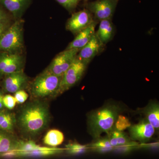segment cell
Returning a JSON list of instances; mask_svg holds the SVG:
<instances>
[{
	"label": "cell",
	"mask_w": 159,
	"mask_h": 159,
	"mask_svg": "<svg viewBox=\"0 0 159 159\" xmlns=\"http://www.w3.org/2000/svg\"><path fill=\"white\" fill-rule=\"evenodd\" d=\"M50 119L48 104L38 99L28 102L20 109L16 117V124L23 133L34 136L48 127Z\"/></svg>",
	"instance_id": "obj_1"
},
{
	"label": "cell",
	"mask_w": 159,
	"mask_h": 159,
	"mask_svg": "<svg viewBox=\"0 0 159 159\" xmlns=\"http://www.w3.org/2000/svg\"><path fill=\"white\" fill-rule=\"evenodd\" d=\"M120 110L118 106L107 105L91 114L89 117V129L94 139H99L101 134H108L113 129Z\"/></svg>",
	"instance_id": "obj_2"
},
{
	"label": "cell",
	"mask_w": 159,
	"mask_h": 159,
	"mask_svg": "<svg viewBox=\"0 0 159 159\" xmlns=\"http://www.w3.org/2000/svg\"><path fill=\"white\" fill-rule=\"evenodd\" d=\"M24 23L21 19L16 20L2 34L0 37V52L16 54L22 51Z\"/></svg>",
	"instance_id": "obj_3"
},
{
	"label": "cell",
	"mask_w": 159,
	"mask_h": 159,
	"mask_svg": "<svg viewBox=\"0 0 159 159\" xmlns=\"http://www.w3.org/2000/svg\"><path fill=\"white\" fill-rule=\"evenodd\" d=\"M62 77L44 70L34 80L31 86L32 96L37 99L57 96Z\"/></svg>",
	"instance_id": "obj_4"
},
{
	"label": "cell",
	"mask_w": 159,
	"mask_h": 159,
	"mask_svg": "<svg viewBox=\"0 0 159 159\" xmlns=\"http://www.w3.org/2000/svg\"><path fill=\"white\" fill-rule=\"evenodd\" d=\"M87 65L76 58L63 75L57 91V96L68 90L79 81L85 72Z\"/></svg>",
	"instance_id": "obj_5"
},
{
	"label": "cell",
	"mask_w": 159,
	"mask_h": 159,
	"mask_svg": "<svg viewBox=\"0 0 159 159\" xmlns=\"http://www.w3.org/2000/svg\"><path fill=\"white\" fill-rule=\"evenodd\" d=\"M78 49H66L57 54L45 70L59 77H62L77 58Z\"/></svg>",
	"instance_id": "obj_6"
},
{
	"label": "cell",
	"mask_w": 159,
	"mask_h": 159,
	"mask_svg": "<svg viewBox=\"0 0 159 159\" xmlns=\"http://www.w3.org/2000/svg\"><path fill=\"white\" fill-rule=\"evenodd\" d=\"M118 0H97L89 3L87 9L98 20L111 19Z\"/></svg>",
	"instance_id": "obj_7"
},
{
	"label": "cell",
	"mask_w": 159,
	"mask_h": 159,
	"mask_svg": "<svg viewBox=\"0 0 159 159\" xmlns=\"http://www.w3.org/2000/svg\"><path fill=\"white\" fill-rule=\"evenodd\" d=\"M3 77L2 87L6 93H15L25 89L29 83V77L23 70L8 74Z\"/></svg>",
	"instance_id": "obj_8"
},
{
	"label": "cell",
	"mask_w": 159,
	"mask_h": 159,
	"mask_svg": "<svg viewBox=\"0 0 159 159\" xmlns=\"http://www.w3.org/2000/svg\"><path fill=\"white\" fill-rule=\"evenodd\" d=\"M92 13L88 9L78 11L72 15L68 20L66 29L75 34H77L93 22Z\"/></svg>",
	"instance_id": "obj_9"
},
{
	"label": "cell",
	"mask_w": 159,
	"mask_h": 159,
	"mask_svg": "<svg viewBox=\"0 0 159 159\" xmlns=\"http://www.w3.org/2000/svg\"><path fill=\"white\" fill-rule=\"evenodd\" d=\"M155 129L146 120H142L138 124L129 127L131 139L138 141L141 144L146 143L155 133Z\"/></svg>",
	"instance_id": "obj_10"
},
{
	"label": "cell",
	"mask_w": 159,
	"mask_h": 159,
	"mask_svg": "<svg viewBox=\"0 0 159 159\" xmlns=\"http://www.w3.org/2000/svg\"><path fill=\"white\" fill-rule=\"evenodd\" d=\"M103 46L95 33L90 40L79 50L77 58L88 64L100 52Z\"/></svg>",
	"instance_id": "obj_11"
},
{
	"label": "cell",
	"mask_w": 159,
	"mask_h": 159,
	"mask_svg": "<svg viewBox=\"0 0 159 159\" xmlns=\"http://www.w3.org/2000/svg\"><path fill=\"white\" fill-rule=\"evenodd\" d=\"M97 24V22L94 20L88 27L80 32L66 49H75L80 50L90 40L96 33L95 29Z\"/></svg>",
	"instance_id": "obj_12"
},
{
	"label": "cell",
	"mask_w": 159,
	"mask_h": 159,
	"mask_svg": "<svg viewBox=\"0 0 159 159\" xmlns=\"http://www.w3.org/2000/svg\"><path fill=\"white\" fill-rule=\"evenodd\" d=\"M30 0H0V5L7 9L16 20L20 19Z\"/></svg>",
	"instance_id": "obj_13"
},
{
	"label": "cell",
	"mask_w": 159,
	"mask_h": 159,
	"mask_svg": "<svg viewBox=\"0 0 159 159\" xmlns=\"http://www.w3.org/2000/svg\"><path fill=\"white\" fill-rule=\"evenodd\" d=\"M65 149L56 147H42L38 145L30 151L18 154L14 157H41L55 155L62 153Z\"/></svg>",
	"instance_id": "obj_14"
},
{
	"label": "cell",
	"mask_w": 159,
	"mask_h": 159,
	"mask_svg": "<svg viewBox=\"0 0 159 159\" xmlns=\"http://www.w3.org/2000/svg\"><path fill=\"white\" fill-rule=\"evenodd\" d=\"M19 142L11 133L0 130V155L15 150Z\"/></svg>",
	"instance_id": "obj_15"
},
{
	"label": "cell",
	"mask_w": 159,
	"mask_h": 159,
	"mask_svg": "<svg viewBox=\"0 0 159 159\" xmlns=\"http://www.w3.org/2000/svg\"><path fill=\"white\" fill-rule=\"evenodd\" d=\"M115 28L111 19L100 21L96 35L103 45L110 41L113 37Z\"/></svg>",
	"instance_id": "obj_16"
},
{
	"label": "cell",
	"mask_w": 159,
	"mask_h": 159,
	"mask_svg": "<svg viewBox=\"0 0 159 159\" xmlns=\"http://www.w3.org/2000/svg\"><path fill=\"white\" fill-rule=\"evenodd\" d=\"M16 124L14 114L4 109L0 111V130L12 133Z\"/></svg>",
	"instance_id": "obj_17"
},
{
	"label": "cell",
	"mask_w": 159,
	"mask_h": 159,
	"mask_svg": "<svg viewBox=\"0 0 159 159\" xmlns=\"http://www.w3.org/2000/svg\"><path fill=\"white\" fill-rule=\"evenodd\" d=\"M144 113L147 121L155 129L159 128V106L158 104L152 102L144 109Z\"/></svg>",
	"instance_id": "obj_18"
},
{
	"label": "cell",
	"mask_w": 159,
	"mask_h": 159,
	"mask_svg": "<svg viewBox=\"0 0 159 159\" xmlns=\"http://www.w3.org/2000/svg\"><path fill=\"white\" fill-rule=\"evenodd\" d=\"M64 140V136L61 132L57 129H51L45 136L43 142L51 147H56L62 144Z\"/></svg>",
	"instance_id": "obj_19"
},
{
	"label": "cell",
	"mask_w": 159,
	"mask_h": 159,
	"mask_svg": "<svg viewBox=\"0 0 159 159\" xmlns=\"http://www.w3.org/2000/svg\"><path fill=\"white\" fill-rule=\"evenodd\" d=\"M24 60L20 54H16L15 56L10 63L3 70L2 77L8 74L23 70Z\"/></svg>",
	"instance_id": "obj_20"
},
{
	"label": "cell",
	"mask_w": 159,
	"mask_h": 159,
	"mask_svg": "<svg viewBox=\"0 0 159 159\" xmlns=\"http://www.w3.org/2000/svg\"><path fill=\"white\" fill-rule=\"evenodd\" d=\"M89 149L99 153H105L113 151L114 148L111 145L108 138H100L89 146Z\"/></svg>",
	"instance_id": "obj_21"
},
{
	"label": "cell",
	"mask_w": 159,
	"mask_h": 159,
	"mask_svg": "<svg viewBox=\"0 0 159 159\" xmlns=\"http://www.w3.org/2000/svg\"><path fill=\"white\" fill-rule=\"evenodd\" d=\"M89 149L88 145H82L76 142H70L66 145L65 150L71 155H77L85 153Z\"/></svg>",
	"instance_id": "obj_22"
},
{
	"label": "cell",
	"mask_w": 159,
	"mask_h": 159,
	"mask_svg": "<svg viewBox=\"0 0 159 159\" xmlns=\"http://www.w3.org/2000/svg\"><path fill=\"white\" fill-rule=\"evenodd\" d=\"M140 148V144L135 142H130L114 147L113 151L121 154H127Z\"/></svg>",
	"instance_id": "obj_23"
},
{
	"label": "cell",
	"mask_w": 159,
	"mask_h": 159,
	"mask_svg": "<svg viewBox=\"0 0 159 159\" xmlns=\"http://www.w3.org/2000/svg\"><path fill=\"white\" fill-rule=\"evenodd\" d=\"M16 54L0 52V77H2L3 70L10 63Z\"/></svg>",
	"instance_id": "obj_24"
},
{
	"label": "cell",
	"mask_w": 159,
	"mask_h": 159,
	"mask_svg": "<svg viewBox=\"0 0 159 159\" xmlns=\"http://www.w3.org/2000/svg\"><path fill=\"white\" fill-rule=\"evenodd\" d=\"M130 126V122L126 117L119 115L115 123L114 128L120 131H123L125 129Z\"/></svg>",
	"instance_id": "obj_25"
},
{
	"label": "cell",
	"mask_w": 159,
	"mask_h": 159,
	"mask_svg": "<svg viewBox=\"0 0 159 159\" xmlns=\"http://www.w3.org/2000/svg\"><path fill=\"white\" fill-rule=\"evenodd\" d=\"M56 1L68 11H72L77 7L80 0H56Z\"/></svg>",
	"instance_id": "obj_26"
},
{
	"label": "cell",
	"mask_w": 159,
	"mask_h": 159,
	"mask_svg": "<svg viewBox=\"0 0 159 159\" xmlns=\"http://www.w3.org/2000/svg\"><path fill=\"white\" fill-rule=\"evenodd\" d=\"M3 103L4 107L11 110L16 105V102L14 97L10 94H7L3 97Z\"/></svg>",
	"instance_id": "obj_27"
},
{
	"label": "cell",
	"mask_w": 159,
	"mask_h": 159,
	"mask_svg": "<svg viewBox=\"0 0 159 159\" xmlns=\"http://www.w3.org/2000/svg\"><path fill=\"white\" fill-rule=\"evenodd\" d=\"M14 97L17 104H22L28 99L29 95L24 90L17 91L14 93Z\"/></svg>",
	"instance_id": "obj_28"
},
{
	"label": "cell",
	"mask_w": 159,
	"mask_h": 159,
	"mask_svg": "<svg viewBox=\"0 0 159 159\" xmlns=\"http://www.w3.org/2000/svg\"><path fill=\"white\" fill-rule=\"evenodd\" d=\"M115 129L117 136L118 145H124L130 142V139L123 132L117 130L115 128Z\"/></svg>",
	"instance_id": "obj_29"
},
{
	"label": "cell",
	"mask_w": 159,
	"mask_h": 159,
	"mask_svg": "<svg viewBox=\"0 0 159 159\" xmlns=\"http://www.w3.org/2000/svg\"><path fill=\"white\" fill-rule=\"evenodd\" d=\"M10 17L2 6L0 5V27L9 24Z\"/></svg>",
	"instance_id": "obj_30"
},
{
	"label": "cell",
	"mask_w": 159,
	"mask_h": 159,
	"mask_svg": "<svg viewBox=\"0 0 159 159\" xmlns=\"http://www.w3.org/2000/svg\"><path fill=\"white\" fill-rule=\"evenodd\" d=\"M3 97H4V95H3L2 91L0 88V111L2 110L4 108L3 103Z\"/></svg>",
	"instance_id": "obj_31"
},
{
	"label": "cell",
	"mask_w": 159,
	"mask_h": 159,
	"mask_svg": "<svg viewBox=\"0 0 159 159\" xmlns=\"http://www.w3.org/2000/svg\"><path fill=\"white\" fill-rule=\"evenodd\" d=\"M9 24L8 25H6L0 27V37L2 36V34L4 33V32L7 30V29L9 28Z\"/></svg>",
	"instance_id": "obj_32"
},
{
	"label": "cell",
	"mask_w": 159,
	"mask_h": 159,
	"mask_svg": "<svg viewBox=\"0 0 159 159\" xmlns=\"http://www.w3.org/2000/svg\"><path fill=\"white\" fill-rule=\"evenodd\" d=\"M85 1H87V0H85Z\"/></svg>",
	"instance_id": "obj_33"
}]
</instances>
